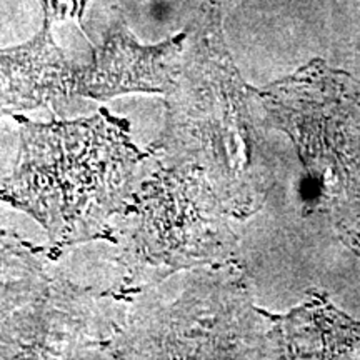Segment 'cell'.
I'll use <instances>...</instances> for the list:
<instances>
[{"instance_id":"6da1fadb","label":"cell","mask_w":360,"mask_h":360,"mask_svg":"<svg viewBox=\"0 0 360 360\" xmlns=\"http://www.w3.org/2000/svg\"><path fill=\"white\" fill-rule=\"evenodd\" d=\"M174 87L165 94V124L148 147L162 164L199 169L231 217L262 209L274 165L255 110L257 89L242 79L224 35L222 0H202L186 27Z\"/></svg>"},{"instance_id":"7a4b0ae2","label":"cell","mask_w":360,"mask_h":360,"mask_svg":"<svg viewBox=\"0 0 360 360\" xmlns=\"http://www.w3.org/2000/svg\"><path fill=\"white\" fill-rule=\"evenodd\" d=\"M19 124V157L0 200L42 225L51 250L107 238L110 220L132 195L143 159L129 122L102 109L77 120Z\"/></svg>"},{"instance_id":"3957f363","label":"cell","mask_w":360,"mask_h":360,"mask_svg":"<svg viewBox=\"0 0 360 360\" xmlns=\"http://www.w3.org/2000/svg\"><path fill=\"white\" fill-rule=\"evenodd\" d=\"M209 179L159 164L110 220L107 240L124 269L125 294L154 289L180 270L236 260L238 238Z\"/></svg>"},{"instance_id":"277c9868","label":"cell","mask_w":360,"mask_h":360,"mask_svg":"<svg viewBox=\"0 0 360 360\" xmlns=\"http://www.w3.org/2000/svg\"><path fill=\"white\" fill-rule=\"evenodd\" d=\"M272 314L236 260L195 269L177 300L139 304L102 352L115 359H276Z\"/></svg>"},{"instance_id":"5b68a950","label":"cell","mask_w":360,"mask_h":360,"mask_svg":"<svg viewBox=\"0 0 360 360\" xmlns=\"http://www.w3.org/2000/svg\"><path fill=\"white\" fill-rule=\"evenodd\" d=\"M49 254L0 231V359L102 352L124 326L112 312L114 300L72 283Z\"/></svg>"},{"instance_id":"8992f818","label":"cell","mask_w":360,"mask_h":360,"mask_svg":"<svg viewBox=\"0 0 360 360\" xmlns=\"http://www.w3.org/2000/svg\"><path fill=\"white\" fill-rule=\"evenodd\" d=\"M269 125L294 142L315 209L349 214L360 204V82L322 58L257 89Z\"/></svg>"},{"instance_id":"52a82bcc","label":"cell","mask_w":360,"mask_h":360,"mask_svg":"<svg viewBox=\"0 0 360 360\" xmlns=\"http://www.w3.org/2000/svg\"><path fill=\"white\" fill-rule=\"evenodd\" d=\"M186 29L164 42L141 44L124 22H114L94 47L92 60L75 67L74 94L96 101L125 94H167L177 80Z\"/></svg>"},{"instance_id":"ba28073f","label":"cell","mask_w":360,"mask_h":360,"mask_svg":"<svg viewBox=\"0 0 360 360\" xmlns=\"http://www.w3.org/2000/svg\"><path fill=\"white\" fill-rule=\"evenodd\" d=\"M51 24L27 42L0 49V117L58 105L74 94L75 67L51 34Z\"/></svg>"},{"instance_id":"9c48e42d","label":"cell","mask_w":360,"mask_h":360,"mask_svg":"<svg viewBox=\"0 0 360 360\" xmlns=\"http://www.w3.org/2000/svg\"><path fill=\"white\" fill-rule=\"evenodd\" d=\"M276 359H327L360 355V323L337 310L322 292L285 315L272 314Z\"/></svg>"},{"instance_id":"30bf717a","label":"cell","mask_w":360,"mask_h":360,"mask_svg":"<svg viewBox=\"0 0 360 360\" xmlns=\"http://www.w3.org/2000/svg\"><path fill=\"white\" fill-rule=\"evenodd\" d=\"M44 8V22L56 24V22L75 20L84 32V13L90 0H40Z\"/></svg>"},{"instance_id":"8fae6325","label":"cell","mask_w":360,"mask_h":360,"mask_svg":"<svg viewBox=\"0 0 360 360\" xmlns=\"http://www.w3.org/2000/svg\"><path fill=\"white\" fill-rule=\"evenodd\" d=\"M339 236L350 250L360 255V204L340 220Z\"/></svg>"}]
</instances>
